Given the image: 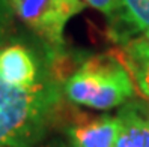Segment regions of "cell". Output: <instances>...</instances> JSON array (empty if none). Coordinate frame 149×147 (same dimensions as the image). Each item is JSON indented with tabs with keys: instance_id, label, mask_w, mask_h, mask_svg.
Masks as SVG:
<instances>
[{
	"instance_id": "cell-2",
	"label": "cell",
	"mask_w": 149,
	"mask_h": 147,
	"mask_svg": "<svg viewBox=\"0 0 149 147\" xmlns=\"http://www.w3.org/2000/svg\"><path fill=\"white\" fill-rule=\"evenodd\" d=\"M119 59L95 56L86 59L65 80L69 102L93 110H111L134 96V83Z\"/></svg>"
},
{
	"instance_id": "cell-6",
	"label": "cell",
	"mask_w": 149,
	"mask_h": 147,
	"mask_svg": "<svg viewBox=\"0 0 149 147\" xmlns=\"http://www.w3.org/2000/svg\"><path fill=\"white\" fill-rule=\"evenodd\" d=\"M120 18L134 30L149 27V0H122Z\"/></svg>"
},
{
	"instance_id": "cell-4",
	"label": "cell",
	"mask_w": 149,
	"mask_h": 147,
	"mask_svg": "<svg viewBox=\"0 0 149 147\" xmlns=\"http://www.w3.org/2000/svg\"><path fill=\"white\" fill-rule=\"evenodd\" d=\"M120 132V119L101 116L66 129L72 147H116Z\"/></svg>"
},
{
	"instance_id": "cell-1",
	"label": "cell",
	"mask_w": 149,
	"mask_h": 147,
	"mask_svg": "<svg viewBox=\"0 0 149 147\" xmlns=\"http://www.w3.org/2000/svg\"><path fill=\"white\" fill-rule=\"evenodd\" d=\"M42 47L0 41V147H38L62 105V75Z\"/></svg>"
},
{
	"instance_id": "cell-3",
	"label": "cell",
	"mask_w": 149,
	"mask_h": 147,
	"mask_svg": "<svg viewBox=\"0 0 149 147\" xmlns=\"http://www.w3.org/2000/svg\"><path fill=\"white\" fill-rule=\"evenodd\" d=\"M12 11L36 36L59 50L68 21L84 9L81 0H6Z\"/></svg>"
},
{
	"instance_id": "cell-8",
	"label": "cell",
	"mask_w": 149,
	"mask_h": 147,
	"mask_svg": "<svg viewBox=\"0 0 149 147\" xmlns=\"http://www.w3.org/2000/svg\"><path fill=\"white\" fill-rule=\"evenodd\" d=\"M84 2L93 9L109 17H115L122 9V0H84Z\"/></svg>"
},
{
	"instance_id": "cell-12",
	"label": "cell",
	"mask_w": 149,
	"mask_h": 147,
	"mask_svg": "<svg viewBox=\"0 0 149 147\" xmlns=\"http://www.w3.org/2000/svg\"><path fill=\"white\" fill-rule=\"evenodd\" d=\"M146 120H148V122H149V111H148V116H146Z\"/></svg>"
},
{
	"instance_id": "cell-9",
	"label": "cell",
	"mask_w": 149,
	"mask_h": 147,
	"mask_svg": "<svg viewBox=\"0 0 149 147\" xmlns=\"http://www.w3.org/2000/svg\"><path fill=\"white\" fill-rule=\"evenodd\" d=\"M137 50L143 59H149V27L143 30V35L137 38Z\"/></svg>"
},
{
	"instance_id": "cell-11",
	"label": "cell",
	"mask_w": 149,
	"mask_h": 147,
	"mask_svg": "<svg viewBox=\"0 0 149 147\" xmlns=\"http://www.w3.org/2000/svg\"><path fill=\"white\" fill-rule=\"evenodd\" d=\"M38 147H69V146L63 141H60V140H53V141L45 143V144H39Z\"/></svg>"
},
{
	"instance_id": "cell-10",
	"label": "cell",
	"mask_w": 149,
	"mask_h": 147,
	"mask_svg": "<svg viewBox=\"0 0 149 147\" xmlns=\"http://www.w3.org/2000/svg\"><path fill=\"white\" fill-rule=\"evenodd\" d=\"M9 9L6 0H0V41L3 38V33H5V20H3V15H5V11Z\"/></svg>"
},
{
	"instance_id": "cell-5",
	"label": "cell",
	"mask_w": 149,
	"mask_h": 147,
	"mask_svg": "<svg viewBox=\"0 0 149 147\" xmlns=\"http://www.w3.org/2000/svg\"><path fill=\"white\" fill-rule=\"evenodd\" d=\"M120 132L116 147H149V122L139 113L134 104L120 110Z\"/></svg>"
},
{
	"instance_id": "cell-7",
	"label": "cell",
	"mask_w": 149,
	"mask_h": 147,
	"mask_svg": "<svg viewBox=\"0 0 149 147\" xmlns=\"http://www.w3.org/2000/svg\"><path fill=\"white\" fill-rule=\"evenodd\" d=\"M120 57L122 59H119V62L128 69L143 96L149 99V60H131L127 59L124 54Z\"/></svg>"
}]
</instances>
